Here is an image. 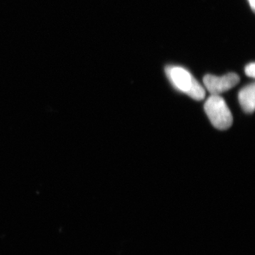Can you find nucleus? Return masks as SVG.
<instances>
[{
  "instance_id": "2",
  "label": "nucleus",
  "mask_w": 255,
  "mask_h": 255,
  "mask_svg": "<svg viewBox=\"0 0 255 255\" xmlns=\"http://www.w3.org/2000/svg\"><path fill=\"white\" fill-rule=\"evenodd\" d=\"M204 110L211 124L219 130H226L232 126V114L220 95H211L206 100Z\"/></svg>"
},
{
  "instance_id": "1",
  "label": "nucleus",
  "mask_w": 255,
  "mask_h": 255,
  "mask_svg": "<svg viewBox=\"0 0 255 255\" xmlns=\"http://www.w3.org/2000/svg\"><path fill=\"white\" fill-rule=\"evenodd\" d=\"M169 81L179 91L186 94L194 100H203L206 96L205 89L186 69L169 65L165 68Z\"/></svg>"
},
{
  "instance_id": "6",
  "label": "nucleus",
  "mask_w": 255,
  "mask_h": 255,
  "mask_svg": "<svg viewBox=\"0 0 255 255\" xmlns=\"http://www.w3.org/2000/svg\"><path fill=\"white\" fill-rule=\"evenodd\" d=\"M249 1L250 4H251V6L252 9H253V11L255 10V0H248Z\"/></svg>"
},
{
  "instance_id": "3",
  "label": "nucleus",
  "mask_w": 255,
  "mask_h": 255,
  "mask_svg": "<svg viewBox=\"0 0 255 255\" xmlns=\"http://www.w3.org/2000/svg\"><path fill=\"white\" fill-rule=\"evenodd\" d=\"M240 82V77L236 73H228L222 77L206 75L204 78V83L206 90L211 95H220L228 91Z\"/></svg>"
},
{
  "instance_id": "5",
  "label": "nucleus",
  "mask_w": 255,
  "mask_h": 255,
  "mask_svg": "<svg viewBox=\"0 0 255 255\" xmlns=\"http://www.w3.org/2000/svg\"><path fill=\"white\" fill-rule=\"evenodd\" d=\"M255 63L248 64L246 67V69H245L246 75H248V76L251 77V78H255Z\"/></svg>"
},
{
  "instance_id": "4",
  "label": "nucleus",
  "mask_w": 255,
  "mask_h": 255,
  "mask_svg": "<svg viewBox=\"0 0 255 255\" xmlns=\"http://www.w3.org/2000/svg\"><path fill=\"white\" fill-rule=\"evenodd\" d=\"M255 84L248 85L242 89L239 93V102L243 110L248 114H253L255 107Z\"/></svg>"
}]
</instances>
